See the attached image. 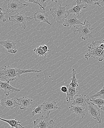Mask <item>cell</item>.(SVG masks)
I'll use <instances>...</instances> for the list:
<instances>
[{"label":"cell","mask_w":104,"mask_h":128,"mask_svg":"<svg viewBox=\"0 0 104 128\" xmlns=\"http://www.w3.org/2000/svg\"><path fill=\"white\" fill-rule=\"evenodd\" d=\"M69 110L78 116H81L82 118L86 115L85 106L80 105H71Z\"/></svg>","instance_id":"ac0fdd59"},{"label":"cell","mask_w":104,"mask_h":128,"mask_svg":"<svg viewBox=\"0 0 104 128\" xmlns=\"http://www.w3.org/2000/svg\"><path fill=\"white\" fill-rule=\"evenodd\" d=\"M76 71L74 69L72 70V78H71V82L69 85L73 88H76L79 86L78 81L76 78Z\"/></svg>","instance_id":"7402d4cb"},{"label":"cell","mask_w":104,"mask_h":128,"mask_svg":"<svg viewBox=\"0 0 104 128\" xmlns=\"http://www.w3.org/2000/svg\"><path fill=\"white\" fill-rule=\"evenodd\" d=\"M89 101L90 102V103L97 106L100 108L104 106V99L103 98H91Z\"/></svg>","instance_id":"cb8c5ba5"},{"label":"cell","mask_w":104,"mask_h":128,"mask_svg":"<svg viewBox=\"0 0 104 128\" xmlns=\"http://www.w3.org/2000/svg\"><path fill=\"white\" fill-rule=\"evenodd\" d=\"M79 2L86 4L87 6H90L92 5H96V0H77Z\"/></svg>","instance_id":"484cf974"},{"label":"cell","mask_w":104,"mask_h":128,"mask_svg":"<svg viewBox=\"0 0 104 128\" xmlns=\"http://www.w3.org/2000/svg\"><path fill=\"white\" fill-rule=\"evenodd\" d=\"M11 22L16 23L18 26L22 27L24 29L27 28V22L32 20L33 18L26 16L24 14L18 12L15 15L8 17Z\"/></svg>","instance_id":"52a82bcc"},{"label":"cell","mask_w":104,"mask_h":128,"mask_svg":"<svg viewBox=\"0 0 104 128\" xmlns=\"http://www.w3.org/2000/svg\"><path fill=\"white\" fill-rule=\"evenodd\" d=\"M67 88V91L66 93V100L67 102L69 103L70 100L74 101V96L77 94L78 91L76 88H74L71 87L69 84L66 86Z\"/></svg>","instance_id":"d6986e66"},{"label":"cell","mask_w":104,"mask_h":128,"mask_svg":"<svg viewBox=\"0 0 104 128\" xmlns=\"http://www.w3.org/2000/svg\"><path fill=\"white\" fill-rule=\"evenodd\" d=\"M0 120L8 123L11 126V128H19V126H20L22 128H24V127L22 126L21 124V122L19 121L17 119L9 120L3 119L1 118H0Z\"/></svg>","instance_id":"44dd1931"},{"label":"cell","mask_w":104,"mask_h":128,"mask_svg":"<svg viewBox=\"0 0 104 128\" xmlns=\"http://www.w3.org/2000/svg\"><path fill=\"white\" fill-rule=\"evenodd\" d=\"M50 111L45 116L33 121L34 128H53L55 122L50 119Z\"/></svg>","instance_id":"8992f818"},{"label":"cell","mask_w":104,"mask_h":128,"mask_svg":"<svg viewBox=\"0 0 104 128\" xmlns=\"http://www.w3.org/2000/svg\"><path fill=\"white\" fill-rule=\"evenodd\" d=\"M1 104L2 106L9 109H13L16 107L20 106V104L14 98L9 97L3 98L1 100Z\"/></svg>","instance_id":"4fadbf2b"},{"label":"cell","mask_w":104,"mask_h":128,"mask_svg":"<svg viewBox=\"0 0 104 128\" xmlns=\"http://www.w3.org/2000/svg\"><path fill=\"white\" fill-rule=\"evenodd\" d=\"M96 5H98L100 7H103L104 6V0H96Z\"/></svg>","instance_id":"f1b7e54d"},{"label":"cell","mask_w":104,"mask_h":128,"mask_svg":"<svg viewBox=\"0 0 104 128\" xmlns=\"http://www.w3.org/2000/svg\"><path fill=\"white\" fill-rule=\"evenodd\" d=\"M43 112V110L42 105L41 104V105L38 106L37 108H33V110L32 112V114L33 116H34L37 114H41Z\"/></svg>","instance_id":"4316f807"},{"label":"cell","mask_w":104,"mask_h":128,"mask_svg":"<svg viewBox=\"0 0 104 128\" xmlns=\"http://www.w3.org/2000/svg\"><path fill=\"white\" fill-rule=\"evenodd\" d=\"M1 100H0V104H1Z\"/></svg>","instance_id":"1f68e13d"},{"label":"cell","mask_w":104,"mask_h":128,"mask_svg":"<svg viewBox=\"0 0 104 128\" xmlns=\"http://www.w3.org/2000/svg\"><path fill=\"white\" fill-rule=\"evenodd\" d=\"M48 16L45 11L40 10L34 14L33 18L35 19V22H45L50 25H52L48 20Z\"/></svg>","instance_id":"7c38bea8"},{"label":"cell","mask_w":104,"mask_h":128,"mask_svg":"<svg viewBox=\"0 0 104 128\" xmlns=\"http://www.w3.org/2000/svg\"><path fill=\"white\" fill-rule=\"evenodd\" d=\"M69 5L63 7L60 4L58 7L51 8L50 10V14H52L58 24L63 23L68 14V11L66 10V7Z\"/></svg>","instance_id":"3957f363"},{"label":"cell","mask_w":104,"mask_h":128,"mask_svg":"<svg viewBox=\"0 0 104 128\" xmlns=\"http://www.w3.org/2000/svg\"><path fill=\"white\" fill-rule=\"evenodd\" d=\"M1 53V52H0V53Z\"/></svg>","instance_id":"d6a6232c"},{"label":"cell","mask_w":104,"mask_h":128,"mask_svg":"<svg viewBox=\"0 0 104 128\" xmlns=\"http://www.w3.org/2000/svg\"><path fill=\"white\" fill-rule=\"evenodd\" d=\"M18 103L20 104L21 110H26L32 105L33 100L32 98L24 97L22 98H16Z\"/></svg>","instance_id":"5bb4252c"},{"label":"cell","mask_w":104,"mask_h":128,"mask_svg":"<svg viewBox=\"0 0 104 128\" xmlns=\"http://www.w3.org/2000/svg\"><path fill=\"white\" fill-rule=\"evenodd\" d=\"M88 110L89 116L91 118L94 119L98 123H101V108L95 104L87 102Z\"/></svg>","instance_id":"ba28073f"},{"label":"cell","mask_w":104,"mask_h":128,"mask_svg":"<svg viewBox=\"0 0 104 128\" xmlns=\"http://www.w3.org/2000/svg\"><path fill=\"white\" fill-rule=\"evenodd\" d=\"M9 81H2L0 80V89L4 92V94L9 96L10 92H19L21 90L15 88L9 84Z\"/></svg>","instance_id":"30bf717a"},{"label":"cell","mask_w":104,"mask_h":128,"mask_svg":"<svg viewBox=\"0 0 104 128\" xmlns=\"http://www.w3.org/2000/svg\"><path fill=\"white\" fill-rule=\"evenodd\" d=\"M88 53L84 55V58L88 60V57H92L100 62L104 60V39L93 42L88 47Z\"/></svg>","instance_id":"7a4b0ae2"},{"label":"cell","mask_w":104,"mask_h":128,"mask_svg":"<svg viewBox=\"0 0 104 128\" xmlns=\"http://www.w3.org/2000/svg\"><path fill=\"white\" fill-rule=\"evenodd\" d=\"M86 95L82 94H76L74 98V101L71 105H80L85 106L88 102V98H86Z\"/></svg>","instance_id":"9a60e30c"},{"label":"cell","mask_w":104,"mask_h":128,"mask_svg":"<svg viewBox=\"0 0 104 128\" xmlns=\"http://www.w3.org/2000/svg\"><path fill=\"white\" fill-rule=\"evenodd\" d=\"M28 6V4H22L18 0H7L4 2L3 4L5 10L9 14L17 12L19 10Z\"/></svg>","instance_id":"277c9868"},{"label":"cell","mask_w":104,"mask_h":128,"mask_svg":"<svg viewBox=\"0 0 104 128\" xmlns=\"http://www.w3.org/2000/svg\"><path fill=\"white\" fill-rule=\"evenodd\" d=\"M78 16L73 14L68 13L66 18H65L63 25L65 27H73L76 28V25L78 24L82 25L83 23L81 22L77 18Z\"/></svg>","instance_id":"9c48e42d"},{"label":"cell","mask_w":104,"mask_h":128,"mask_svg":"<svg viewBox=\"0 0 104 128\" xmlns=\"http://www.w3.org/2000/svg\"><path fill=\"white\" fill-rule=\"evenodd\" d=\"M52 1L53 2H56L57 3V0H36L37 4H38L40 7V10H45V8L47 6V4L49 2Z\"/></svg>","instance_id":"603a6c76"},{"label":"cell","mask_w":104,"mask_h":128,"mask_svg":"<svg viewBox=\"0 0 104 128\" xmlns=\"http://www.w3.org/2000/svg\"><path fill=\"white\" fill-rule=\"evenodd\" d=\"M3 70L0 71V78L4 79L6 81H11L15 80L17 78L22 75L28 73L40 72L42 70H22L20 68H15L12 66H4Z\"/></svg>","instance_id":"6da1fadb"},{"label":"cell","mask_w":104,"mask_h":128,"mask_svg":"<svg viewBox=\"0 0 104 128\" xmlns=\"http://www.w3.org/2000/svg\"><path fill=\"white\" fill-rule=\"evenodd\" d=\"M76 28L77 30L73 31L74 32H79L81 39L85 40L88 38H93L92 36V30L94 28H91L90 23L88 21L85 20L84 23L81 25L79 28Z\"/></svg>","instance_id":"5b68a950"},{"label":"cell","mask_w":104,"mask_h":128,"mask_svg":"<svg viewBox=\"0 0 104 128\" xmlns=\"http://www.w3.org/2000/svg\"><path fill=\"white\" fill-rule=\"evenodd\" d=\"M60 90H61V91L63 93H66L67 91V86H62L61 87Z\"/></svg>","instance_id":"f546056e"},{"label":"cell","mask_w":104,"mask_h":128,"mask_svg":"<svg viewBox=\"0 0 104 128\" xmlns=\"http://www.w3.org/2000/svg\"><path fill=\"white\" fill-rule=\"evenodd\" d=\"M0 44L4 47L8 52L15 54L17 52L16 43L12 40H8L5 41H0Z\"/></svg>","instance_id":"8fae6325"},{"label":"cell","mask_w":104,"mask_h":128,"mask_svg":"<svg viewBox=\"0 0 104 128\" xmlns=\"http://www.w3.org/2000/svg\"><path fill=\"white\" fill-rule=\"evenodd\" d=\"M49 51L46 45L38 46L34 50V52L39 56H46L47 52Z\"/></svg>","instance_id":"ffe728a7"},{"label":"cell","mask_w":104,"mask_h":128,"mask_svg":"<svg viewBox=\"0 0 104 128\" xmlns=\"http://www.w3.org/2000/svg\"><path fill=\"white\" fill-rule=\"evenodd\" d=\"M7 13L2 12V9L1 8H0V21L3 22H6L7 19H6V17L8 18L7 16Z\"/></svg>","instance_id":"83f0119b"},{"label":"cell","mask_w":104,"mask_h":128,"mask_svg":"<svg viewBox=\"0 0 104 128\" xmlns=\"http://www.w3.org/2000/svg\"><path fill=\"white\" fill-rule=\"evenodd\" d=\"M43 110L44 112L50 111L51 110L61 109V108L58 107L56 102L55 100L44 102L42 104Z\"/></svg>","instance_id":"2e32d148"},{"label":"cell","mask_w":104,"mask_h":128,"mask_svg":"<svg viewBox=\"0 0 104 128\" xmlns=\"http://www.w3.org/2000/svg\"><path fill=\"white\" fill-rule=\"evenodd\" d=\"M76 6H72L70 9L68 11V13L74 14L79 17L81 13L82 9L86 8L87 6L84 4L79 2L77 0H76Z\"/></svg>","instance_id":"e0dca14e"},{"label":"cell","mask_w":104,"mask_h":128,"mask_svg":"<svg viewBox=\"0 0 104 128\" xmlns=\"http://www.w3.org/2000/svg\"><path fill=\"white\" fill-rule=\"evenodd\" d=\"M103 98L104 99V86L96 94L89 97L88 98V100L89 101L91 98Z\"/></svg>","instance_id":"d4e9b609"},{"label":"cell","mask_w":104,"mask_h":128,"mask_svg":"<svg viewBox=\"0 0 104 128\" xmlns=\"http://www.w3.org/2000/svg\"><path fill=\"white\" fill-rule=\"evenodd\" d=\"M101 110L104 112V106L101 108Z\"/></svg>","instance_id":"4dcf8cb0"}]
</instances>
